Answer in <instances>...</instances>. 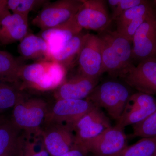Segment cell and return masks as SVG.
I'll use <instances>...</instances> for the list:
<instances>
[{
	"label": "cell",
	"instance_id": "25",
	"mask_svg": "<svg viewBox=\"0 0 156 156\" xmlns=\"http://www.w3.org/2000/svg\"><path fill=\"white\" fill-rule=\"evenodd\" d=\"M45 0H8V8L14 14L28 18L29 14L37 7L44 5Z\"/></svg>",
	"mask_w": 156,
	"mask_h": 156
},
{
	"label": "cell",
	"instance_id": "33",
	"mask_svg": "<svg viewBox=\"0 0 156 156\" xmlns=\"http://www.w3.org/2000/svg\"><path fill=\"white\" fill-rule=\"evenodd\" d=\"M153 2V3L154 4V5H156V0H154V1Z\"/></svg>",
	"mask_w": 156,
	"mask_h": 156
},
{
	"label": "cell",
	"instance_id": "17",
	"mask_svg": "<svg viewBox=\"0 0 156 156\" xmlns=\"http://www.w3.org/2000/svg\"><path fill=\"white\" fill-rule=\"evenodd\" d=\"M75 16L62 25L41 30L40 37L48 43L51 53L83 30L76 21Z\"/></svg>",
	"mask_w": 156,
	"mask_h": 156
},
{
	"label": "cell",
	"instance_id": "3",
	"mask_svg": "<svg viewBox=\"0 0 156 156\" xmlns=\"http://www.w3.org/2000/svg\"><path fill=\"white\" fill-rule=\"evenodd\" d=\"M131 89L126 83L110 80L98 85L86 99L95 106L104 108L113 119L118 121L133 94Z\"/></svg>",
	"mask_w": 156,
	"mask_h": 156
},
{
	"label": "cell",
	"instance_id": "32",
	"mask_svg": "<svg viewBox=\"0 0 156 156\" xmlns=\"http://www.w3.org/2000/svg\"><path fill=\"white\" fill-rule=\"evenodd\" d=\"M6 120H7V119H6L5 117L1 114H0V125L3 122H4Z\"/></svg>",
	"mask_w": 156,
	"mask_h": 156
},
{
	"label": "cell",
	"instance_id": "35",
	"mask_svg": "<svg viewBox=\"0 0 156 156\" xmlns=\"http://www.w3.org/2000/svg\"><path fill=\"white\" fill-rule=\"evenodd\" d=\"M153 156H156V152L154 154V155Z\"/></svg>",
	"mask_w": 156,
	"mask_h": 156
},
{
	"label": "cell",
	"instance_id": "22",
	"mask_svg": "<svg viewBox=\"0 0 156 156\" xmlns=\"http://www.w3.org/2000/svg\"><path fill=\"white\" fill-rule=\"evenodd\" d=\"M152 3L150 1L145 0L143 3L123 12L115 20L117 24V30L122 28L134 19L155 12L156 11L154 9Z\"/></svg>",
	"mask_w": 156,
	"mask_h": 156
},
{
	"label": "cell",
	"instance_id": "6",
	"mask_svg": "<svg viewBox=\"0 0 156 156\" xmlns=\"http://www.w3.org/2000/svg\"><path fill=\"white\" fill-rule=\"evenodd\" d=\"M95 105L87 99H59L48 109L45 118L46 125L59 124L73 127L74 124Z\"/></svg>",
	"mask_w": 156,
	"mask_h": 156
},
{
	"label": "cell",
	"instance_id": "12",
	"mask_svg": "<svg viewBox=\"0 0 156 156\" xmlns=\"http://www.w3.org/2000/svg\"><path fill=\"white\" fill-rule=\"evenodd\" d=\"M43 144L51 156H58L66 153L75 145V134L71 126L64 124L46 125L42 129Z\"/></svg>",
	"mask_w": 156,
	"mask_h": 156
},
{
	"label": "cell",
	"instance_id": "5",
	"mask_svg": "<svg viewBox=\"0 0 156 156\" xmlns=\"http://www.w3.org/2000/svg\"><path fill=\"white\" fill-rule=\"evenodd\" d=\"M82 0H59L47 2L32 21L34 26L44 30L56 27L74 17L80 9Z\"/></svg>",
	"mask_w": 156,
	"mask_h": 156
},
{
	"label": "cell",
	"instance_id": "8",
	"mask_svg": "<svg viewBox=\"0 0 156 156\" xmlns=\"http://www.w3.org/2000/svg\"><path fill=\"white\" fill-rule=\"evenodd\" d=\"M125 129L116 125L83 147L94 156H117L128 146Z\"/></svg>",
	"mask_w": 156,
	"mask_h": 156
},
{
	"label": "cell",
	"instance_id": "7",
	"mask_svg": "<svg viewBox=\"0 0 156 156\" xmlns=\"http://www.w3.org/2000/svg\"><path fill=\"white\" fill-rule=\"evenodd\" d=\"M111 126L109 119L100 108L95 106L73 126L75 144L83 146Z\"/></svg>",
	"mask_w": 156,
	"mask_h": 156
},
{
	"label": "cell",
	"instance_id": "19",
	"mask_svg": "<svg viewBox=\"0 0 156 156\" xmlns=\"http://www.w3.org/2000/svg\"><path fill=\"white\" fill-rule=\"evenodd\" d=\"M21 131L11 120L0 125V156H18Z\"/></svg>",
	"mask_w": 156,
	"mask_h": 156
},
{
	"label": "cell",
	"instance_id": "14",
	"mask_svg": "<svg viewBox=\"0 0 156 156\" xmlns=\"http://www.w3.org/2000/svg\"><path fill=\"white\" fill-rule=\"evenodd\" d=\"M156 109V99L153 95L139 92L133 93L116 125L124 129L134 126L145 119Z\"/></svg>",
	"mask_w": 156,
	"mask_h": 156
},
{
	"label": "cell",
	"instance_id": "31",
	"mask_svg": "<svg viewBox=\"0 0 156 156\" xmlns=\"http://www.w3.org/2000/svg\"><path fill=\"white\" fill-rule=\"evenodd\" d=\"M8 10V0H0V18Z\"/></svg>",
	"mask_w": 156,
	"mask_h": 156
},
{
	"label": "cell",
	"instance_id": "16",
	"mask_svg": "<svg viewBox=\"0 0 156 156\" xmlns=\"http://www.w3.org/2000/svg\"><path fill=\"white\" fill-rule=\"evenodd\" d=\"M28 18L8 10L0 18V44L20 42L28 34Z\"/></svg>",
	"mask_w": 156,
	"mask_h": 156
},
{
	"label": "cell",
	"instance_id": "21",
	"mask_svg": "<svg viewBox=\"0 0 156 156\" xmlns=\"http://www.w3.org/2000/svg\"><path fill=\"white\" fill-rule=\"evenodd\" d=\"M22 66L10 53L0 50V81L18 87V74Z\"/></svg>",
	"mask_w": 156,
	"mask_h": 156
},
{
	"label": "cell",
	"instance_id": "23",
	"mask_svg": "<svg viewBox=\"0 0 156 156\" xmlns=\"http://www.w3.org/2000/svg\"><path fill=\"white\" fill-rule=\"evenodd\" d=\"M156 151V136L142 138L127 147L117 156H153Z\"/></svg>",
	"mask_w": 156,
	"mask_h": 156
},
{
	"label": "cell",
	"instance_id": "29",
	"mask_svg": "<svg viewBox=\"0 0 156 156\" xmlns=\"http://www.w3.org/2000/svg\"><path fill=\"white\" fill-rule=\"evenodd\" d=\"M145 0H118L117 5L112 10V21L115 20L121 14L134 6L143 3Z\"/></svg>",
	"mask_w": 156,
	"mask_h": 156
},
{
	"label": "cell",
	"instance_id": "30",
	"mask_svg": "<svg viewBox=\"0 0 156 156\" xmlns=\"http://www.w3.org/2000/svg\"><path fill=\"white\" fill-rule=\"evenodd\" d=\"M89 153L84 147L75 144L73 147L66 153L58 156H88Z\"/></svg>",
	"mask_w": 156,
	"mask_h": 156
},
{
	"label": "cell",
	"instance_id": "28",
	"mask_svg": "<svg viewBox=\"0 0 156 156\" xmlns=\"http://www.w3.org/2000/svg\"><path fill=\"white\" fill-rule=\"evenodd\" d=\"M156 13V11L153 14L149 15H144L134 19L131 22L128 23L122 28L119 30H116L117 32L126 37L128 40L132 42L133 37L135 33L140 27V26L144 21H145L151 16Z\"/></svg>",
	"mask_w": 156,
	"mask_h": 156
},
{
	"label": "cell",
	"instance_id": "24",
	"mask_svg": "<svg viewBox=\"0 0 156 156\" xmlns=\"http://www.w3.org/2000/svg\"><path fill=\"white\" fill-rule=\"evenodd\" d=\"M16 85L3 83L0 86V114L13 108L23 95Z\"/></svg>",
	"mask_w": 156,
	"mask_h": 156
},
{
	"label": "cell",
	"instance_id": "4",
	"mask_svg": "<svg viewBox=\"0 0 156 156\" xmlns=\"http://www.w3.org/2000/svg\"><path fill=\"white\" fill-rule=\"evenodd\" d=\"M48 104L39 98L23 97L13 107L11 121L27 135L41 134L42 124L48 113Z\"/></svg>",
	"mask_w": 156,
	"mask_h": 156
},
{
	"label": "cell",
	"instance_id": "9",
	"mask_svg": "<svg viewBox=\"0 0 156 156\" xmlns=\"http://www.w3.org/2000/svg\"><path fill=\"white\" fill-rule=\"evenodd\" d=\"M80 9L75 16L76 21L82 29L90 30L102 32L107 30L112 22L103 0H82Z\"/></svg>",
	"mask_w": 156,
	"mask_h": 156
},
{
	"label": "cell",
	"instance_id": "34",
	"mask_svg": "<svg viewBox=\"0 0 156 156\" xmlns=\"http://www.w3.org/2000/svg\"><path fill=\"white\" fill-rule=\"evenodd\" d=\"M2 83H3V82H1V81H0V86H1V84Z\"/></svg>",
	"mask_w": 156,
	"mask_h": 156
},
{
	"label": "cell",
	"instance_id": "11",
	"mask_svg": "<svg viewBox=\"0 0 156 156\" xmlns=\"http://www.w3.org/2000/svg\"><path fill=\"white\" fill-rule=\"evenodd\" d=\"M122 78L138 92L156 95V58L145 59L133 64Z\"/></svg>",
	"mask_w": 156,
	"mask_h": 156
},
{
	"label": "cell",
	"instance_id": "15",
	"mask_svg": "<svg viewBox=\"0 0 156 156\" xmlns=\"http://www.w3.org/2000/svg\"><path fill=\"white\" fill-rule=\"evenodd\" d=\"M99 79H94L79 73L65 80L56 89L54 96L59 99L83 100L87 98L98 85Z\"/></svg>",
	"mask_w": 156,
	"mask_h": 156
},
{
	"label": "cell",
	"instance_id": "20",
	"mask_svg": "<svg viewBox=\"0 0 156 156\" xmlns=\"http://www.w3.org/2000/svg\"><path fill=\"white\" fill-rule=\"evenodd\" d=\"M88 33L81 32L66 42L61 48L52 52L50 60L56 62L67 69L80 53Z\"/></svg>",
	"mask_w": 156,
	"mask_h": 156
},
{
	"label": "cell",
	"instance_id": "18",
	"mask_svg": "<svg viewBox=\"0 0 156 156\" xmlns=\"http://www.w3.org/2000/svg\"><path fill=\"white\" fill-rule=\"evenodd\" d=\"M20 55L26 59L50 60L51 51L47 42L41 37L29 33L18 46Z\"/></svg>",
	"mask_w": 156,
	"mask_h": 156
},
{
	"label": "cell",
	"instance_id": "2",
	"mask_svg": "<svg viewBox=\"0 0 156 156\" xmlns=\"http://www.w3.org/2000/svg\"><path fill=\"white\" fill-rule=\"evenodd\" d=\"M66 69L52 60H43L23 65L18 74L20 91L31 89L39 91L56 89L65 80Z\"/></svg>",
	"mask_w": 156,
	"mask_h": 156
},
{
	"label": "cell",
	"instance_id": "13",
	"mask_svg": "<svg viewBox=\"0 0 156 156\" xmlns=\"http://www.w3.org/2000/svg\"><path fill=\"white\" fill-rule=\"evenodd\" d=\"M150 58H156V13L140 27L132 40L133 62Z\"/></svg>",
	"mask_w": 156,
	"mask_h": 156
},
{
	"label": "cell",
	"instance_id": "10",
	"mask_svg": "<svg viewBox=\"0 0 156 156\" xmlns=\"http://www.w3.org/2000/svg\"><path fill=\"white\" fill-rule=\"evenodd\" d=\"M77 60L79 73L94 79H99L103 74L102 53L98 35L87 33Z\"/></svg>",
	"mask_w": 156,
	"mask_h": 156
},
{
	"label": "cell",
	"instance_id": "26",
	"mask_svg": "<svg viewBox=\"0 0 156 156\" xmlns=\"http://www.w3.org/2000/svg\"><path fill=\"white\" fill-rule=\"evenodd\" d=\"M133 126V135L142 138L156 136V109L145 119Z\"/></svg>",
	"mask_w": 156,
	"mask_h": 156
},
{
	"label": "cell",
	"instance_id": "1",
	"mask_svg": "<svg viewBox=\"0 0 156 156\" xmlns=\"http://www.w3.org/2000/svg\"><path fill=\"white\" fill-rule=\"evenodd\" d=\"M100 40L102 72L122 77L134 64L132 42L116 30H106L97 35Z\"/></svg>",
	"mask_w": 156,
	"mask_h": 156
},
{
	"label": "cell",
	"instance_id": "27",
	"mask_svg": "<svg viewBox=\"0 0 156 156\" xmlns=\"http://www.w3.org/2000/svg\"><path fill=\"white\" fill-rule=\"evenodd\" d=\"M31 137L24 133L21 134L18 156H50L43 143L41 149L38 151L36 150V143L31 141Z\"/></svg>",
	"mask_w": 156,
	"mask_h": 156
}]
</instances>
